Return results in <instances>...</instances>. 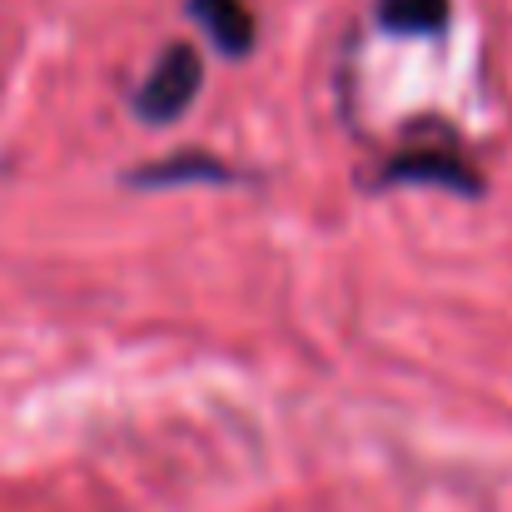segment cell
<instances>
[{
    "mask_svg": "<svg viewBox=\"0 0 512 512\" xmlns=\"http://www.w3.org/2000/svg\"><path fill=\"white\" fill-rule=\"evenodd\" d=\"M199 85H204V60H199V50L184 45V40H174V45H165V55L155 60L150 80L135 90V115L150 120V125H170V120H179V115L194 105Z\"/></svg>",
    "mask_w": 512,
    "mask_h": 512,
    "instance_id": "6da1fadb",
    "label": "cell"
},
{
    "mask_svg": "<svg viewBox=\"0 0 512 512\" xmlns=\"http://www.w3.org/2000/svg\"><path fill=\"white\" fill-rule=\"evenodd\" d=\"M383 179H423V184H443L453 194H478L483 174L463 160V150H403L388 160Z\"/></svg>",
    "mask_w": 512,
    "mask_h": 512,
    "instance_id": "7a4b0ae2",
    "label": "cell"
},
{
    "mask_svg": "<svg viewBox=\"0 0 512 512\" xmlns=\"http://www.w3.org/2000/svg\"><path fill=\"white\" fill-rule=\"evenodd\" d=\"M189 15L209 30V40L224 55H249L254 50V10L244 0H189Z\"/></svg>",
    "mask_w": 512,
    "mask_h": 512,
    "instance_id": "3957f363",
    "label": "cell"
},
{
    "mask_svg": "<svg viewBox=\"0 0 512 512\" xmlns=\"http://www.w3.org/2000/svg\"><path fill=\"white\" fill-rule=\"evenodd\" d=\"M448 20V0H378V25L393 35H433Z\"/></svg>",
    "mask_w": 512,
    "mask_h": 512,
    "instance_id": "277c9868",
    "label": "cell"
}]
</instances>
